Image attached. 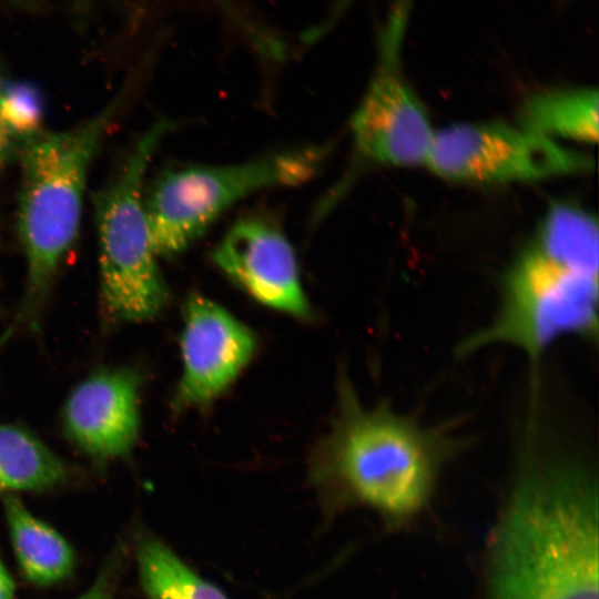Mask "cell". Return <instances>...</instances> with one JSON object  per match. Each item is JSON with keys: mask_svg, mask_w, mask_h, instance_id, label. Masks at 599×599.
Here are the masks:
<instances>
[{"mask_svg": "<svg viewBox=\"0 0 599 599\" xmlns=\"http://www.w3.org/2000/svg\"><path fill=\"white\" fill-rule=\"evenodd\" d=\"M487 599H598V484L561 457H527L488 547Z\"/></svg>", "mask_w": 599, "mask_h": 599, "instance_id": "6da1fadb", "label": "cell"}, {"mask_svg": "<svg viewBox=\"0 0 599 599\" xmlns=\"http://www.w3.org/2000/svg\"><path fill=\"white\" fill-rule=\"evenodd\" d=\"M325 443L326 468L357 499L396 520L427 504L441 467L459 449L446 428L424 426L388 403L366 408L348 383Z\"/></svg>", "mask_w": 599, "mask_h": 599, "instance_id": "7a4b0ae2", "label": "cell"}, {"mask_svg": "<svg viewBox=\"0 0 599 599\" xmlns=\"http://www.w3.org/2000/svg\"><path fill=\"white\" fill-rule=\"evenodd\" d=\"M118 105L109 103L74 128L41 130L21 141L18 231L30 301L47 291L78 236L89 169Z\"/></svg>", "mask_w": 599, "mask_h": 599, "instance_id": "3957f363", "label": "cell"}, {"mask_svg": "<svg viewBox=\"0 0 599 599\" xmlns=\"http://www.w3.org/2000/svg\"><path fill=\"white\" fill-rule=\"evenodd\" d=\"M170 128L166 121L151 126L94 199L101 298L104 311L114 319H148L169 298L146 220L143 182Z\"/></svg>", "mask_w": 599, "mask_h": 599, "instance_id": "277c9868", "label": "cell"}, {"mask_svg": "<svg viewBox=\"0 0 599 599\" xmlns=\"http://www.w3.org/2000/svg\"><path fill=\"white\" fill-rule=\"evenodd\" d=\"M598 297V276L572 271L530 248L511 265L493 319L468 335L458 354L502 344L519 348L537 364L560 338L596 342Z\"/></svg>", "mask_w": 599, "mask_h": 599, "instance_id": "5b68a950", "label": "cell"}, {"mask_svg": "<svg viewBox=\"0 0 599 599\" xmlns=\"http://www.w3.org/2000/svg\"><path fill=\"white\" fill-rule=\"evenodd\" d=\"M324 149L309 146L234 165H192L162 174L144 196L158 256L184 251L230 206L270 187L298 185L317 171Z\"/></svg>", "mask_w": 599, "mask_h": 599, "instance_id": "8992f818", "label": "cell"}, {"mask_svg": "<svg viewBox=\"0 0 599 599\" xmlns=\"http://www.w3.org/2000/svg\"><path fill=\"white\" fill-rule=\"evenodd\" d=\"M593 164L590 156L519 124L484 122L435 131L425 166L448 181L504 184L587 173Z\"/></svg>", "mask_w": 599, "mask_h": 599, "instance_id": "52a82bcc", "label": "cell"}, {"mask_svg": "<svg viewBox=\"0 0 599 599\" xmlns=\"http://www.w3.org/2000/svg\"><path fill=\"white\" fill-rule=\"evenodd\" d=\"M410 0H398L380 41L379 65L351 122L357 152L377 164L426 165L435 131L400 70Z\"/></svg>", "mask_w": 599, "mask_h": 599, "instance_id": "ba28073f", "label": "cell"}, {"mask_svg": "<svg viewBox=\"0 0 599 599\" xmlns=\"http://www.w3.org/2000/svg\"><path fill=\"white\" fill-rule=\"evenodd\" d=\"M251 329L215 302L192 295L184 308L179 406L211 402L223 393L255 351Z\"/></svg>", "mask_w": 599, "mask_h": 599, "instance_id": "9c48e42d", "label": "cell"}, {"mask_svg": "<svg viewBox=\"0 0 599 599\" xmlns=\"http://www.w3.org/2000/svg\"><path fill=\"white\" fill-rule=\"evenodd\" d=\"M212 260L260 303L296 317L309 316L294 250L277 227L260 219L237 221L213 250Z\"/></svg>", "mask_w": 599, "mask_h": 599, "instance_id": "30bf717a", "label": "cell"}, {"mask_svg": "<svg viewBox=\"0 0 599 599\" xmlns=\"http://www.w3.org/2000/svg\"><path fill=\"white\" fill-rule=\"evenodd\" d=\"M64 425L70 438L95 458L128 454L140 426L138 376L112 369L88 377L67 400Z\"/></svg>", "mask_w": 599, "mask_h": 599, "instance_id": "8fae6325", "label": "cell"}, {"mask_svg": "<svg viewBox=\"0 0 599 599\" xmlns=\"http://www.w3.org/2000/svg\"><path fill=\"white\" fill-rule=\"evenodd\" d=\"M4 515L19 566L24 577L38 586L65 579L73 570L74 555L68 541L20 501L8 495Z\"/></svg>", "mask_w": 599, "mask_h": 599, "instance_id": "7c38bea8", "label": "cell"}, {"mask_svg": "<svg viewBox=\"0 0 599 599\" xmlns=\"http://www.w3.org/2000/svg\"><path fill=\"white\" fill-rule=\"evenodd\" d=\"M598 90L560 88L530 94L521 104L520 126L556 141L592 143L598 140Z\"/></svg>", "mask_w": 599, "mask_h": 599, "instance_id": "4fadbf2b", "label": "cell"}, {"mask_svg": "<svg viewBox=\"0 0 599 599\" xmlns=\"http://www.w3.org/2000/svg\"><path fill=\"white\" fill-rule=\"evenodd\" d=\"M534 248L565 267L598 276L597 220L573 204L558 202L548 209Z\"/></svg>", "mask_w": 599, "mask_h": 599, "instance_id": "5bb4252c", "label": "cell"}, {"mask_svg": "<svg viewBox=\"0 0 599 599\" xmlns=\"http://www.w3.org/2000/svg\"><path fill=\"white\" fill-rule=\"evenodd\" d=\"M65 475L64 464L34 436L0 424V493L49 489Z\"/></svg>", "mask_w": 599, "mask_h": 599, "instance_id": "9a60e30c", "label": "cell"}, {"mask_svg": "<svg viewBox=\"0 0 599 599\" xmlns=\"http://www.w3.org/2000/svg\"><path fill=\"white\" fill-rule=\"evenodd\" d=\"M136 558L140 580L150 599H227L158 539L145 538Z\"/></svg>", "mask_w": 599, "mask_h": 599, "instance_id": "2e32d148", "label": "cell"}, {"mask_svg": "<svg viewBox=\"0 0 599 599\" xmlns=\"http://www.w3.org/2000/svg\"><path fill=\"white\" fill-rule=\"evenodd\" d=\"M43 112V99L37 87L27 82L2 81L0 118L16 141L41 131Z\"/></svg>", "mask_w": 599, "mask_h": 599, "instance_id": "e0dca14e", "label": "cell"}, {"mask_svg": "<svg viewBox=\"0 0 599 599\" xmlns=\"http://www.w3.org/2000/svg\"><path fill=\"white\" fill-rule=\"evenodd\" d=\"M1 83H2V80L0 79V87H1ZM14 143H16V140L8 132L7 128L4 126L0 118V176L13 150Z\"/></svg>", "mask_w": 599, "mask_h": 599, "instance_id": "ac0fdd59", "label": "cell"}, {"mask_svg": "<svg viewBox=\"0 0 599 599\" xmlns=\"http://www.w3.org/2000/svg\"><path fill=\"white\" fill-rule=\"evenodd\" d=\"M78 599H113L110 581L104 577H101L87 592H84Z\"/></svg>", "mask_w": 599, "mask_h": 599, "instance_id": "d6986e66", "label": "cell"}, {"mask_svg": "<svg viewBox=\"0 0 599 599\" xmlns=\"http://www.w3.org/2000/svg\"><path fill=\"white\" fill-rule=\"evenodd\" d=\"M14 592V581L0 558V599H13Z\"/></svg>", "mask_w": 599, "mask_h": 599, "instance_id": "ffe728a7", "label": "cell"}]
</instances>
